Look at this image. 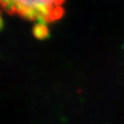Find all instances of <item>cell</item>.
<instances>
[{
  "label": "cell",
  "mask_w": 124,
  "mask_h": 124,
  "mask_svg": "<svg viewBox=\"0 0 124 124\" xmlns=\"http://www.w3.org/2000/svg\"><path fill=\"white\" fill-rule=\"evenodd\" d=\"M2 9L36 24L47 25L63 16L65 0H0Z\"/></svg>",
  "instance_id": "cell-1"
},
{
  "label": "cell",
  "mask_w": 124,
  "mask_h": 124,
  "mask_svg": "<svg viewBox=\"0 0 124 124\" xmlns=\"http://www.w3.org/2000/svg\"><path fill=\"white\" fill-rule=\"evenodd\" d=\"M34 33L37 38H44L48 33V29L46 25L43 24H36L34 28Z\"/></svg>",
  "instance_id": "cell-2"
}]
</instances>
